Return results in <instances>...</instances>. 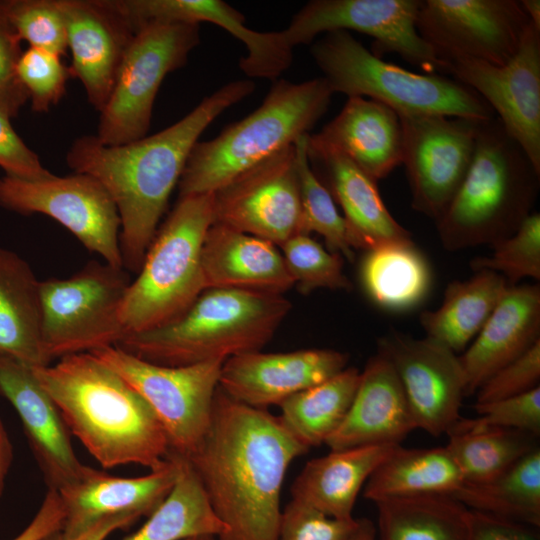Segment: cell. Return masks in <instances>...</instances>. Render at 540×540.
<instances>
[{"instance_id":"obj_1","label":"cell","mask_w":540,"mask_h":540,"mask_svg":"<svg viewBox=\"0 0 540 540\" xmlns=\"http://www.w3.org/2000/svg\"><path fill=\"white\" fill-rule=\"evenodd\" d=\"M308 452L266 409L218 387L209 428L188 457L224 524L217 540H278L281 489L293 460Z\"/></svg>"},{"instance_id":"obj_2","label":"cell","mask_w":540,"mask_h":540,"mask_svg":"<svg viewBox=\"0 0 540 540\" xmlns=\"http://www.w3.org/2000/svg\"><path fill=\"white\" fill-rule=\"evenodd\" d=\"M254 90L255 83L248 79L229 82L176 123L133 142L106 145L95 135H86L71 144L66 154L68 167L97 180L117 208L125 270H140L200 135L222 112Z\"/></svg>"},{"instance_id":"obj_3","label":"cell","mask_w":540,"mask_h":540,"mask_svg":"<svg viewBox=\"0 0 540 540\" xmlns=\"http://www.w3.org/2000/svg\"><path fill=\"white\" fill-rule=\"evenodd\" d=\"M32 369L70 433L102 467L138 464L152 471L165 465L170 444L154 411L91 353Z\"/></svg>"},{"instance_id":"obj_4","label":"cell","mask_w":540,"mask_h":540,"mask_svg":"<svg viewBox=\"0 0 540 540\" xmlns=\"http://www.w3.org/2000/svg\"><path fill=\"white\" fill-rule=\"evenodd\" d=\"M290 310L283 295L206 289L173 321L128 334L116 346L162 366L225 361L260 351Z\"/></svg>"},{"instance_id":"obj_5","label":"cell","mask_w":540,"mask_h":540,"mask_svg":"<svg viewBox=\"0 0 540 540\" xmlns=\"http://www.w3.org/2000/svg\"><path fill=\"white\" fill-rule=\"evenodd\" d=\"M540 172L497 117L481 120L471 166L435 222L449 251L493 246L532 213Z\"/></svg>"},{"instance_id":"obj_6","label":"cell","mask_w":540,"mask_h":540,"mask_svg":"<svg viewBox=\"0 0 540 540\" xmlns=\"http://www.w3.org/2000/svg\"><path fill=\"white\" fill-rule=\"evenodd\" d=\"M332 95L323 77L276 81L255 111L193 146L178 183L179 197L213 193L292 146L326 113Z\"/></svg>"},{"instance_id":"obj_7","label":"cell","mask_w":540,"mask_h":540,"mask_svg":"<svg viewBox=\"0 0 540 540\" xmlns=\"http://www.w3.org/2000/svg\"><path fill=\"white\" fill-rule=\"evenodd\" d=\"M310 52L333 94L367 96L399 116L442 115L478 120L495 116L470 87L444 74H418L387 63L349 31L325 33L312 44Z\"/></svg>"},{"instance_id":"obj_8","label":"cell","mask_w":540,"mask_h":540,"mask_svg":"<svg viewBox=\"0 0 540 540\" xmlns=\"http://www.w3.org/2000/svg\"><path fill=\"white\" fill-rule=\"evenodd\" d=\"M213 223V193L179 197L126 291L120 311L126 335L173 321L205 290L201 253Z\"/></svg>"},{"instance_id":"obj_9","label":"cell","mask_w":540,"mask_h":540,"mask_svg":"<svg viewBox=\"0 0 540 540\" xmlns=\"http://www.w3.org/2000/svg\"><path fill=\"white\" fill-rule=\"evenodd\" d=\"M128 271L91 261L66 279L40 281L41 337L49 361L116 346L126 332L121 306Z\"/></svg>"},{"instance_id":"obj_10","label":"cell","mask_w":540,"mask_h":540,"mask_svg":"<svg viewBox=\"0 0 540 540\" xmlns=\"http://www.w3.org/2000/svg\"><path fill=\"white\" fill-rule=\"evenodd\" d=\"M199 25L150 21L137 27L107 103L99 112L95 136L101 143L121 145L147 136L161 83L187 63L200 43Z\"/></svg>"},{"instance_id":"obj_11","label":"cell","mask_w":540,"mask_h":540,"mask_svg":"<svg viewBox=\"0 0 540 540\" xmlns=\"http://www.w3.org/2000/svg\"><path fill=\"white\" fill-rule=\"evenodd\" d=\"M91 353L119 374L152 408L169 440L170 449L190 457L211 421L224 361L187 366H162L140 359L117 346Z\"/></svg>"},{"instance_id":"obj_12","label":"cell","mask_w":540,"mask_h":540,"mask_svg":"<svg viewBox=\"0 0 540 540\" xmlns=\"http://www.w3.org/2000/svg\"><path fill=\"white\" fill-rule=\"evenodd\" d=\"M0 206L21 215L51 217L104 262L124 268L117 208L93 177L74 173L26 180L4 175L0 177Z\"/></svg>"},{"instance_id":"obj_13","label":"cell","mask_w":540,"mask_h":540,"mask_svg":"<svg viewBox=\"0 0 540 540\" xmlns=\"http://www.w3.org/2000/svg\"><path fill=\"white\" fill-rule=\"evenodd\" d=\"M530 24L517 0H420L416 17L418 34L444 66L462 59L502 66Z\"/></svg>"},{"instance_id":"obj_14","label":"cell","mask_w":540,"mask_h":540,"mask_svg":"<svg viewBox=\"0 0 540 540\" xmlns=\"http://www.w3.org/2000/svg\"><path fill=\"white\" fill-rule=\"evenodd\" d=\"M399 117L403 132L402 164L412 207L436 222L471 166L481 120L442 115Z\"/></svg>"},{"instance_id":"obj_15","label":"cell","mask_w":540,"mask_h":540,"mask_svg":"<svg viewBox=\"0 0 540 540\" xmlns=\"http://www.w3.org/2000/svg\"><path fill=\"white\" fill-rule=\"evenodd\" d=\"M420 0H312L282 30L294 49L321 33L353 30L372 37L382 52L396 53L427 74H444V64L416 29Z\"/></svg>"},{"instance_id":"obj_16","label":"cell","mask_w":540,"mask_h":540,"mask_svg":"<svg viewBox=\"0 0 540 540\" xmlns=\"http://www.w3.org/2000/svg\"><path fill=\"white\" fill-rule=\"evenodd\" d=\"M294 144L213 192L214 223L276 246L299 234L301 209Z\"/></svg>"},{"instance_id":"obj_17","label":"cell","mask_w":540,"mask_h":540,"mask_svg":"<svg viewBox=\"0 0 540 540\" xmlns=\"http://www.w3.org/2000/svg\"><path fill=\"white\" fill-rule=\"evenodd\" d=\"M444 74L490 106L540 172V31L531 23L515 55L502 66L462 59L446 63Z\"/></svg>"},{"instance_id":"obj_18","label":"cell","mask_w":540,"mask_h":540,"mask_svg":"<svg viewBox=\"0 0 540 540\" xmlns=\"http://www.w3.org/2000/svg\"><path fill=\"white\" fill-rule=\"evenodd\" d=\"M377 353L394 368L417 429L447 434L461 418L465 378L458 356L427 337L392 331L378 340Z\"/></svg>"},{"instance_id":"obj_19","label":"cell","mask_w":540,"mask_h":540,"mask_svg":"<svg viewBox=\"0 0 540 540\" xmlns=\"http://www.w3.org/2000/svg\"><path fill=\"white\" fill-rule=\"evenodd\" d=\"M71 52V75L100 112L136 29L116 0H60Z\"/></svg>"},{"instance_id":"obj_20","label":"cell","mask_w":540,"mask_h":540,"mask_svg":"<svg viewBox=\"0 0 540 540\" xmlns=\"http://www.w3.org/2000/svg\"><path fill=\"white\" fill-rule=\"evenodd\" d=\"M348 355L333 349L254 351L225 360L219 389L244 405L266 409L346 368Z\"/></svg>"},{"instance_id":"obj_21","label":"cell","mask_w":540,"mask_h":540,"mask_svg":"<svg viewBox=\"0 0 540 540\" xmlns=\"http://www.w3.org/2000/svg\"><path fill=\"white\" fill-rule=\"evenodd\" d=\"M0 395L16 410L50 490L75 482L86 465L77 458L70 431L32 367L0 354Z\"/></svg>"},{"instance_id":"obj_22","label":"cell","mask_w":540,"mask_h":540,"mask_svg":"<svg viewBox=\"0 0 540 540\" xmlns=\"http://www.w3.org/2000/svg\"><path fill=\"white\" fill-rule=\"evenodd\" d=\"M176 477L171 451L164 466L139 477L113 476L86 466L75 482L57 491L64 509L61 531L76 536L106 517L149 516L170 493Z\"/></svg>"},{"instance_id":"obj_23","label":"cell","mask_w":540,"mask_h":540,"mask_svg":"<svg viewBox=\"0 0 540 540\" xmlns=\"http://www.w3.org/2000/svg\"><path fill=\"white\" fill-rule=\"evenodd\" d=\"M310 165L343 210L353 249L412 242L390 214L376 181L339 151L307 137Z\"/></svg>"},{"instance_id":"obj_24","label":"cell","mask_w":540,"mask_h":540,"mask_svg":"<svg viewBox=\"0 0 540 540\" xmlns=\"http://www.w3.org/2000/svg\"><path fill=\"white\" fill-rule=\"evenodd\" d=\"M122 11L135 26L150 21L200 24L210 22L240 40L247 55L239 67L249 77L274 80L293 61V48L282 30L259 32L245 25V17L222 0H118Z\"/></svg>"},{"instance_id":"obj_25","label":"cell","mask_w":540,"mask_h":540,"mask_svg":"<svg viewBox=\"0 0 540 540\" xmlns=\"http://www.w3.org/2000/svg\"><path fill=\"white\" fill-rule=\"evenodd\" d=\"M416 428L402 386L390 362L369 358L349 411L325 444L330 450L368 445H400Z\"/></svg>"},{"instance_id":"obj_26","label":"cell","mask_w":540,"mask_h":540,"mask_svg":"<svg viewBox=\"0 0 540 540\" xmlns=\"http://www.w3.org/2000/svg\"><path fill=\"white\" fill-rule=\"evenodd\" d=\"M540 340V286H508L492 314L458 356L465 396Z\"/></svg>"},{"instance_id":"obj_27","label":"cell","mask_w":540,"mask_h":540,"mask_svg":"<svg viewBox=\"0 0 540 540\" xmlns=\"http://www.w3.org/2000/svg\"><path fill=\"white\" fill-rule=\"evenodd\" d=\"M206 289H236L283 295L295 286L283 255L273 243L213 223L201 253Z\"/></svg>"},{"instance_id":"obj_28","label":"cell","mask_w":540,"mask_h":540,"mask_svg":"<svg viewBox=\"0 0 540 540\" xmlns=\"http://www.w3.org/2000/svg\"><path fill=\"white\" fill-rule=\"evenodd\" d=\"M310 137L345 155L375 181L402 164L400 117L387 105L369 98L348 97L339 114Z\"/></svg>"},{"instance_id":"obj_29","label":"cell","mask_w":540,"mask_h":540,"mask_svg":"<svg viewBox=\"0 0 540 540\" xmlns=\"http://www.w3.org/2000/svg\"><path fill=\"white\" fill-rule=\"evenodd\" d=\"M396 446L330 450L329 454L308 461L291 485L292 499L332 518L353 519L361 488Z\"/></svg>"},{"instance_id":"obj_30","label":"cell","mask_w":540,"mask_h":540,"mask_svg":"<svg viewBox=\"0 0 540 540\" xmlns=\"http://www.w3.org/2000/svg\"><path fill=\"white\" fill-rule=\"evenodd\" d=\"M0 354L32 368L51 364L42 345L40 281L26 260L1 246Z\"/></svg>"},{"instance_id":"obj_31","label":"cell","mask_w":540,"mask_h":540,"mask_svg":"<svg viewBox=\"0 0 540 540\" xmlns=\"http://www.w3.org/2000/svg\"><path fill=\"white\" fill-rule=\"evenodd\" d=\"M508 286L500 274L490 270H479L468 280L450 283L440 307L420 315L426 337L455 354L463 352L482 329Z\"/></svg>"},{"instance_id":"obj_32","label":"cell","mask_w":540,"mask_h":540,"mask_svg":"<svg viewBox=\"0 0 540 540\" xmlns=\"http://www.w3.org/2000/svg\"><path fill=\"white\" fill-rule=\"evenodd\" d=\"M463 483L446 447L407 449L398 445L370 475L363 496L375 502L419 494L451 495Z\"/></svg>"},{"instance_id":"obj_33","label":"cell","mask_w":540,"mask_h":540,"mask_svg":"<svg viewBox=\"0 0 540 540\" xmlns=\"http://www.w3.org/2000/svg\"><path fill=\"white\" fill-rule=\"evenodd\" d=\"M379 540H468L471 509L447 494L380 499Z\"/></svg>"},{"instance_id":"obj_34","label":"cell","mask_w":540,"mask_h":540,"mask_svg":"<svg viewBox=\"0 0 540 540\" xmlns=\"http://www.w3.org/2000/svg\"><path fill=\"white\" fill-rule=\"evenodd\" d=\"M431 271L413 241L367 250L360 266L362 285L378 306L408 310L423 301L431 286Z\"/></svg>"},{"instance_id":"obj_35","label":"cell","mask_w":540,"mask_h":540,"mask_svg":"<svg viewBox=\"0 0 540 540\" xmlns=\"http://www.w3.org/2000/svg\"><path fill=\"white\" fill-rule=\"evenodd\" d=\"M172 453L177 461L172 490L139 529L120 540H185L224 533L225 526L214 514L189 460Z\"/></svg>"},{"instance_id":"obj_36","label":"cell","mask_w":540,"mask_h":540,"mask_svg":"<svg viewBox=\"0 0 540 540\" xmlns=\"http://www.w3.org/2000/svg\"><path fill=\"white\" fill-rule=\"evenodd\" d=\"M360 380V371L346 367L333 377L300 391L280 405L281 424L308 450L326 442L345 419Z\"/></svg>"},{"instance_id":"obj_37","label":"cell","mask_w":540,"mask_h":540,"mask_svg":"<svg viewBox=\"0 0 540 540\" xmlns=\"http://www.w3.org/2000/svg\"><path fill=\"white\" fill-rule=\"evenodd\" d=\"M471 510L538 528L540 526V448L521 458L497 478L463 483L451 494Z\"/></svg>"},{"instance_id":"obj_38","label":"cell","mask_w":540,"mask_h":540,"mask_svg":"<svg viewBox=\"0 0 540 540\" xmlns=\"http://www.w3.org/2000/svg\"><path fill=\"white\" fill-rule=\"evenodd\" d=\"M445 446L459 467L464 483L491 481L539 447L538 436L515 429H476L447 434Z\"/></svg>"},{"instance_id":"obj_39","label":"cell","mask_w":540,"mask_h":540,"mask_svg":"<svg viewBox=\"0 0 540 540\" xmlns=\"http://www.w3.org/2000/svg\"><path fill=\"white\" fill-rule=\"evenodd\" d=\"M309 134L301 136L294 144L301 209L299 234L317 233L324 238L329 251L353 261L354 249L345 219L310 165L307 154Z\"/></svg>"},{"instance_id":"obj_40","label":"cell","mask_w":540,"mask_h":540,"mask_svg":"<svg viewBox=\"0 0 540 540\" xmlns=\"http://www.w3.org/2000/svg\"><path fill=\"white\" fill-rule=\"evenodd\" d=\"M282 255L295 286L302 294L319 288H351L343 272L340 254L325 249L307 234H296L281 246Z\"/></svg>"},{"instance_id":"obj_41","label":"cell","mask_w":540,"mask_h":540,"mask_svg":"<svg viewBox=\"0 0 540 540\" xmlns=\"http://www.w3.org/2000/svg\"><path fill=\"white\" fill-rule=\"evenodd\" d=\"M493 253L471 261L475 271L500 274L509 286L524 278L540 279V214L532 212L509 237L496 243Z\"/></svg>"},{"instance_id":"obj_42","label":"cell","mask_w":540,"mask_h":540,"mask_svg":"<svg viewBox=\"0 0 540 540\" xmlns=\"http://www.w3.org/2000/svg\"><path fill=\"white\" fill-rule=\"evenodd\" d=\"M2 4L21 41L65 55L67 30L60 0H2Z\"/></svg>"},{"instance_id":"obj_43","label":"cell","mask_w":540,"mask_h":540,"mask_svg":"<svg viewBox=\"0 0 540 540\" xmlns=\"http://www.w3.org/2000/svg\"><path fill=\"white\" fill-rule=\"evenodd\" d=\"M18 75L35 112H47L56 105L65 94L66 83L72 76L60 55L34 47L22 52Z\"/></svg>"},{"instance_id":"obj_44","label":"cell","mask_w":540,"mask_h":540,"mask_svg":"<svg viewBox=\"0 0 540 540\" xmlns=\"http://www.w3.org/2000/svg\"><path fill=\"white\" fill-rule=\"evenodd\" d=\"M477 416L460 418L451 432L476 429H515L540 434V386L517 396L475 404Z\"/></svg>"},{"instance_id":"obj_45","label":"cell","mask_w":540,"mask_h":540,"mask_svg":"<svg viewBox=\"0 0 540 540\" xmlns=\"http://www.w3.org/2000/svg\"><path fill=\"white\" fill-rule=\"evenodd\" d=\"M356 519L340 520L297 500L282 510L278 540H346Z\"/></svg>"},{"instance_id":"obj_46","label":"cell","mask_w":540,"mask_h":540,"mask_svg":"<svg viewBox=\"0 0 540 540\" xmlns=\"http://www.w3.org/2000/svg\"><path fill=\"white\" fill-rule=\"evenodd\" d=\"M540 340L512 360L476 391L475 404H485L526 393L539 386Z\"/></svg>"},{"instance_id":"obj_47","label":"cell","mask_w":540,"mask_h":540,"mask_svg":"<svg viewBox=\"0 0 540 540\" xmlns=\"http://www.w3.org/2000/svg\"><path fill=\"white\" fill-rule=\"evenodd\" d=\"M21 42L0 1V107L11 119L29 99L18 75Z\"/></svg>"},{"instance_id":"obj_48","label":"cell","mask_w":540,"mask_h":540,"mask_svg":"<svg viewBox=\"0 0 540 540\" xmlns=\"http://www.w3.org/2000/svg\"><path fill=\"white\" fill-rule=\"evenodd\" d=\"M0 168L4 175L26 180L43 179L53 174L19 137L11 124V117L1 107Z\"/></svg>"},{"instance_id":"obj_49","label":"cell","mask_w":540,"mask_h":540,"mask_svg":"<svg viewBox=\"0 0 540 540\" xmlns=\"http://www.w3.org/2000/svg\"><path fill=\"white\" fill-rule=\"evenodd\" d=\"M468 540H540L536 527L471 510Z\"/></svg>"},{"instance_id":"obj_50","label":"cell","mask_w":540,"mask_h":540,"mask_svg":"<svg viewBox=\"0 0 540 540\" xmlns=\"http://www.w3.org/2000/svg\"><path fill=\"white\" fill-rule=\"evenodd\" d=\"M64 509L55 490L48 489L45 498L30 523L12 540H42L62 529Z\"/></svg>"},{"instance_id":"obj_51","label":"cell","mask_w":540,"mask_h":540,"mask_svg":"<svg viewBox=\"0 0 540 540\" xmlns=\"http://www.w3.org/2000/svg\"><path fill=\"white\" fill-rule=\"evenodd\" d=\"M138 519L131 515H116L101 519L89 529L76 536H66L61 530L51 533L42 540H106L113 532L126 528Z\"/></svg>"},{"instance_id":"obj_52","label":"cell","mask_w":540,"mask_h":540,"mask_svg":"<svg viewBox=\"0 0 540 540\" xmlns=\"http://www.w3.org/2000/svg\"><path fill=\"white\" fill-rule=\"evenodd\" d=\"M12 445L0 419V496L4 489L6 475L12 463Z\"/></svg>"},{"instance_id":"obj_53","label":"cell","mask_w":540,"mask_h":540,"mask_svg":"<svg viewBox=\"0 0 540 540\" xmlns=\"http://www.w3.org/2000/svg\"><path fill=\"white\" fill-rule=\"evenodd\" d=\"M346 540H376V528L367 518L356 519V525Z\"/></svg>"},{"instance_id":"obj_54","label":"cell","mask_w":540,"mask_h":540,"mask_svg":"<svg viewBox=\"0 0 540 540\" xmlns=\"http://www.w3.org/2000/svg\"><path fill=\"white\" fill-rule=\"evenodd\" d=\"M520 2L532 25L540 31V1L521 0Z\"/></svg>"},{"instance_id":"obj_55","label":"cell","mask_w":540,"mask_h":540,"mask_svg":"<svg viewBox=\"0 0 540 540\" xmlns=\"http://www.w3.org/2000/svg\"><path fill=\"white\" fill-rule=\"evenodd\" d=\"M185 540H217L216 537L210 536V535H200V536H194L191 538H187Z\"/></svg>"}]
</instances>
